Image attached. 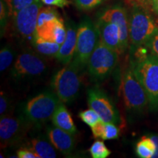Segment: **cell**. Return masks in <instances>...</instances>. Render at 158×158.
Returning <instances> with one entry per match:
<instances>
[{
  "label": "cell",
  "mask_w": 158,
  "mask_h": 158,
  "mask_svg": "<svg viewBox=\"0 0 158 158\" xmlns=\"http://www.w3.org/2000/svg\"><path fill=\"white\" fill-rule=\"evenodd\" d=\"M137 48L134 57L130 61L136 78L147 93L149 108L153 111L158 110V57L152 54H146Z\"/></svg>",
  "instance_id": "obj_1"
},
{
  "label": "cell",
  "mask_w": 158,
  "mask_h": 158,
  "mask_svg": "<svg viewBox=\"0 0 158 158\" xmlns=\"http://www.w3.org/2000/svg\"><path fill=\"white\" fill-rule=\"evenodd\" d=\"M158 31V26L150 10L141 6H132L129 15V39L133 48L145 46Z\"/></svg>",
  "instance_id": "obj_2"
},
{
  "label": "cell",
  "mask_w": 158,
  "mask_h": 158,
  "mask_svg": "<svg viewBox=\"0 0 158 158\" xmlns=\"http://www.w3.org/2000/svg\"><path fill=\"white\" fill-rule=\"evenodd\" d=\"M61 102L54 92L45 91L26 102L22 108V115L33 126L40 127L52 118Z\"/></svg>",
  "instance_id": "obj_3"
},
{
  "label": "cell",
  "mask_w": 158,
  "mask_h": 158,
  "mask_svg": "<svg viewBox=\"0 0 158 158\" xmlns=\"http://www.w3.org/2000/svg\"><path fill=\"white\" fill-rule=\"evenodd\" d=\"M100 40L98 26L89 18L85 16L78 26L77 42L73 62L83 70Z\"/></svg>",
  "instance_id": "obj_4"
},
{
  "label": "cell",
  "mask_w": 158,
  "mask_h": 158,
  "mask_svg": "<svg viewBox=\"0 0 158 158\" xmlns=\"http://www.w3.org/2000/svg\"><path fill=\"white\" fill-rule=\"evenodd\" d=\"M81 70L78 65L71 61L53 76L51 87L63 103H70L78 97L81 85Z\"/></svg>",
  "instance_id": "obj_5"
},
{
  "label": "cell",
  "mask_w": 158,
  "mask_h": 158,
  "mask_svg": "<svg viewBox=\"0 0 158 158\" xmlns=\"http://www.w3.org/2000/svg\"><path fill=\"white\" fill-rule=\"evenodd\" d=\"M118 56L117 52L100 40L87 64L88 73L92 81H102L109 77L117 65Z\"/></svg>",
  "instance_id": "obj_6"
},
{
  "label": "cell",
  "mask_w": 158,
  "mask_h": 158,
  "mask_svg": "<svg viewBox=\"0 0 158 158\" xmlns=\"http://www.w3.org/2000/svg\"><path fill=\"white\" fill-rule=\"evenodd\" d=\"M121 90L124 106L130 111L139 113L149 106L147 93L130 64L122 73Z\"/></svg>",
  "instance_id": "obj_7"
},
{
  "label": "cell",
  "mask_w": 158,
  "mask_h": 158,
  "mask_svg": "<svg viewBox=\"0 0 158 158\" xmlns=\"http://www.w3.org/2000/svg\"><path fill=\"white\" fill-rule=\"evenodd\" d=\"M33 125L21 114L13 116L6 114L0 119L1 148L5 149L21 143Z\"/></svg>",
  "instance_id": "obj_8"
},
{
  "label": "cell",
  "mask_w": 158,
  "mask_h": 158,
  "mask_svg": "<svg viewBox=\"0 0 158 158\" xmlns=\"http://www.w3.org/2000/svg\"><path fill=\"white\" fill-rule=\"evenodd\" d=\"M43 4L40 0H35L30 5L12 16L13 31L19 38L33 42L37 29V17Z\"/></svg>",
  "instance_id": "obj_9"
},
{
  "label": "cell",
  "mask_w": 158,
  "mask_h": 158,
  "mask_svg": "<svg viewBox=\"0 0 158 158\" xmlns=\"http://www.w3.org/2000/svg\"><path fill=\"white\" fill-rule=\"evenodd\" d=\"M46 69V63L42 57L35 51L27 50L17 56L10 74L15 80H21L41 76Z\"/></svg>",
  "instance_id": "obj_10"
},
{
  "label": "cell",
  "mask_w": 158,
  "mask_h": 158,
  "mask_svg": "<svg viewBox=\"0 0 158 158\" xmlns=\"http://www.w3.org/2000/svg\"><path fill=\"white\" fill-rule=\"evenodd\" d=\"M87 101L89 108L99 114L101 120L106 123H121V116L110 98L98 87L88 89Z\"/></svg>",
  "instance_id": "obj_11"
},
{
  "label": "cell",
  "mask_w": 158,
  "mask_h": 158,
  "mask_svg": "<svg viewBox=\"0 0 158 158\" xmlns=\"http://www.w3.org/2000/svg\"><path fill=\"white\" fill-rule=\"evenodd\" d=\"M109 21L118 26L119 29L120 40L124 52L129 45V16L127 10L120 4H116L102 10L98 14V19Z\"/></svg>",
  "instance_id": "obj_12"
},
{
  "label": "cell",
  "mask_w": 158,
  "mask_h": 158,
  "mask_svg": "<svg viewBox=\"0 0 158 158\" xmlns=\"http://www.w3.org/2000/svg\"><path fill=\"white\" fill-rule=\"evenodd\" d=\"M66 27V37L61 45L60 48L55 56L59 62L63 64H68L71 62L76 51L77 42V31L78 26L72 20H68L65 23Z\"/></svg>",
  "instance_id": "obj_13"
},
{
  "label": "cell",
  "mask_w": 158,
  "mask_h": 158,
  "mask_svg": "<svg viewBox=\"0 0 158 158\" xmlns=\"http://www.w3.org/2000/svg\"><path fill=\"white\" fill-rule=\"evenodd\" d=\"M35 37L62 45L66 37V27L62 18L47 21L40 27H37Z\"/></svg>",
  "instance_id": "obj_14"
},
{
  "label": "cell",
  "mask_w": 158,
  "mask_h": 158,
  "mask_svg": "<svg viewBox=\"0 0 158 158\" xmlns=\"http://www.w3.org/2000/svg\"><path fill=\"white\" fill-rule=\"evenodd\" d=\"M47 137L54 148L65 155L72 154L75 148L73 135L56 127L48 126L46 130Z\"/></svg>",
  "instance_id": "obj_15"
},
{
  "label": "cell",
  "mask_w": 158,
  "mask_h": 158,
  "mask_svg": "<svg viewBox=\"0 0 158 158\" xmlns=\"http://www.w3.org/2000/svg\"><path fill=\"white\" fill-rule=\"evenodd\" d=\"M96 24L100 32V40L104 44L115 51L119 55L124 54L118 26L112 22L101 20H98Z\"/></svg>",
  "instance_id": "obj_16"
},
{
  "label": "cell",
  "mask_w": 158,
  "mask_h": 158,
  "mask_svg": "<svg viewBox=\"0 0 158 158\" xmlns=\"http://www.w3.org/2000/svg\"><path fill=\"white\" fill-rule=\"evenodd\" d=\"M51 121L56 127L64 130V131L76 135L78 133L77 127L75 124L72 116L63 102H61L55 110L54 115L51 118Z\"/></svg>",
  "instance_id": "obj_17"
},
{
  "label": "cell",
  "mask_w": 158,
  "mask_h": 158,
  "mask_svg": "<svg viewBox=\"0 0 158 158\" xmlns=\"http://www.w3.org/2000/svg\"><path fill=\"white\" fill-rule=\"evenodd\" d=\"M23 147H26L32 150L38 156L39 158H55L56 157V152L55 148L43 136H37L31 138L27 141Z\"/></svg>",
  "instance_id": "obj_18"
},
{
  "label": "cell",
  "mask_w": 158,
  "mask_h": 158,
  "mask_svg": "<svg viewBox=\"0 0 158 158\" xmlns=\"http://www.w3.org/2000/svg\"><path fill=\"white\" fill-rule=\"evenodd\" d=\"M32 44L37 53L49 57L56 56L61 46V45L57 43L37 37H35Z\"/></svg>",
  "instance_id": "obj_19"
},
{
  "label": "cell",
  "mask_w": 158,
  "mask_h": 158,
  "mask_svg": "<svg viewBox=\"0 0 158 158\" xmlns=\"http://www.w3.org/2000/svg\"><path fill=\"white\" fill-rule=\"evenodd\" d=\"M155 144L149 137H142L135 147V152L138 157L141 158L154 157L155 153Z\"/></svg>",
  "instance_id": "obj_20"
},
{
  "label": "cell",
  "mask_w": 158,
  "mask_h": 158,
  "mask_svg": "<svg viewBox=\"0 0 158 158\" xmlns=\"http://www.w3.org/2000/svg\"><path fill=\"white\" fill-rule=\"evenodd\" d=\"M15 57V51L10 45H5L0 51V71L4 72L10 66Z\"/></svg>",
  "instance_id": "obj_21"
},
{
  "label": "cell",
  "mask_w": 158,
  "mask_h": 158,
  "mask_svg": "<svg viewBox=\"0 0 158 158\" xmlns=\"http://www.w3.org/2000/svg\"><path fill=\"white\" fill-rule=\"evenodd\" d=\"M59 18H61L60 15H59L58 11L54 7H41V9L40 10L38 17H37V27H40L41 25H43L47 21L59 19Z\"/></svg>",
  "instance_id": "obj_22"
},
{
  "label": "cell",
  "mask_w": 158,
  "mask_h": 158,
  "mask_svg": "<svg viewBox=\"0 0 158 158\" xmlns=\"http://www.w3.org/2000/svg\"><path fill=\"white\" fill-rule=\"evenodd\" d=\"M89 151L93 158H106L109 157L111 153L104 142L101 141H94Z\"/></svg>",
  "instance_id": "obj_23"
},
{
  "label": "cell",
  "mask_w": 158,
  "mask_h": 158,
  "mask_svg": "<svg viewBox=\"0 0 158 158\" xmlns=\"http://www.w3.org/2000/svg\"><path fill=\"white\" fill-rule=\"evenodd\" d=\"M35 0H5L7 6L10 16H13L15 13L21 10L30 5Z\"/></svg>",
  "instance_id": "obj_24"
},
{
  "label": "cell",
  "mask_w": 158,
  "mask_h": 158,
  "mask_svg": "<svg viewBox=\"0 0 158 158\" xmlns=\"http://www.w3.org/2000/svg\"><path fill=\"white\" fill-rule=\"evenodd\" d=\"M78 117L81 119L82 122H84L90 127H93L94 124H96L100 120H101L99 114L91 108L89 109L80 112L78 114Z\"/></svg>",
  "instance_id": "obj_25"
},
{
  "label": "cell",
  "mask_w": 158,
  "mask_h": 158,
  "mask_svg": "<svg viewBox=\"0 0 158 158\" xmlns=\"http://www.w3.org/2000/svg\"><path fill=\"white\" fill-rule=\"evenodd\" d=\"M120 128L116 124L106 123L102 140L117 139L120 135Z\"/></svg>",
  "instance_id": "obj_26"
},
{
  "label": "cell",
  "mask_w": 158,
  "mask_h": 158,
  "mask_svg": "<svg viewBox=\"0 0 158 158\" xmlns=\"http://www.w3.org/2000/svg\"><path fill=\"white\" fill-rule=\"evenodd\" d=\"M107 0H74L75 5L81 10H90L96 8Z\"/></svg>",
  "instance_id": "obj_27"
},
{
  "label": "cell",
  "mask_w": 158,
  "mask_h": 158,
  "mask_svg": "<svg viewBox=\"0 0 158 158\" xmlns=\"http://www.w3.org/2000/svg\"><path fill=\"white\" fill-rule=\"evenodd\" d=\"M10 16L8 8L6 5L5 0H1L0 2V24H1V37H2L5 33L7 27V21Z\"/></svg>",
  "instance_id": "obj_28"
},
{
  "label": "cell",
  "mask_w": 158,
  "mask_h": 158,
  "mask_svg": "<svg viewBox=\"0 0 158 158\" xmlns=\"http://www.w3.org/2000/svg\"><path fill=\"white\" fill-rule=\"evenodd\" d=\"M11 101L9 96L5 92L2 91L0 95V114L1 116L6 115V113L10 109Z\"/></svg>",
  "instance_id": "obj_29"
},
{
  "label": "cell",
  "mask_w": 158,
  "mask_h": 158,
  "mask_svg": "<svg viewBox=\"0 0 158 158\" xmlns=\"http://www.w3.org/2000/svg\"><path fill=\"white\" fill-rule=\"evenodd\" d=\"M145 47L149 49L151 54L158 57V31L145 45Z\"/></svg>",
  "instance_id": "obj_30"
},
{
  "label": "cell",
  "mask_w": 158,
  "mask_h": 158,
  "mask_svg": "<svg viewBox=\"0 0 158 158\" xmlns=\"http://www.w3.org/2000/svg\"><path fill=\"white\" fill-rule=\"evenodd\" d=\"M16 155L19 158H39L36 153L26 147L20 148L16 152Z\"/></svg>",
  "instance_id": "obj_31"
},
{
  "label": "cell",
  "mask_w": 158,
  "mask_h": 158,
  "mask_svg": "<svg viewBox=\"0 0 158 158\" xmlns=\"http://www.w3.org/2000/svg\"><path fill=\"white\" fill-rule=\"evenodd\" d=\"M105 125H106V122H104L102 120H100L98 123L94 124L93 127H91L92 128V135L94 138H102L104 133Z\"/></svg>",
  "instance_id": "obj_32"
},
{
  "label": "cell",
  "mask_w": 158,
  "mask_h": 158,
  "mask_svg": "<svg viewBox=\"0 0 158 158\" xmlns=\"http://www.w3.org/2000/svg\"><path fill=\"white\" fill-rule=\"evenodd\" d=\"M43 4L49 6H54L63 8V7L68 6L70 4V1L68 0H40Z\"/></svg>",
  "instance_id": "obj_33"
},
{
  "label": "cell",
  "mask_w": 158,
  "mask_h": 158,
  "mask_svg": "<svg viewBox=\"0 0 158 158\" xmlns=\"http://www.w3.org/2000/svg\"><path fill=\"white\" fill-rule=\"evenodd\" d=\"M131 6L138 5L149 10L152 9V0H126Z\"/></svg>",
  "instance_id": "obj_34"
},
{
  "label": "cell",
  "mask_w": 158,
  "mask_h": 158,
  "mask_svg": "<svg viewBox=\"0 0 158 158\" xmlns=\"http://www.w3.org/2000/svg\"><path fill=\"white\" fill-rule=\"evenodd\" d=\"M149 137L153 140L154 143L155 144V155H154V157L158 158V135H155V134H153V135H150Z\"/></svg>",
  "instance_id": "obj_35"
},
{
  "label": "cell",
  "mask_w": 158,
  "mask_h": 158,
  "mask_svg": "<svg viewBox=\"0 0 158 158\" xmlns=\"http://www.w3.org/2000/svg\"><path fill=\"white\" fill-rule=\"evenodd\" d=\"M152 9L158 18V0H152Z\"/></svg>",
  "instance_id": "obj_36"
}]
</instances>
